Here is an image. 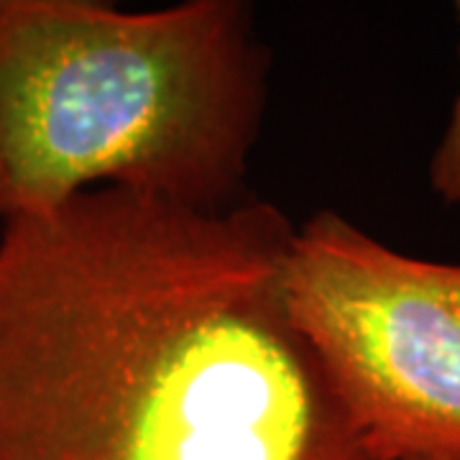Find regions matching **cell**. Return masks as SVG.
<instances>
[{"label":"cell","mask_w":460,"mask_h":460,"mask_svg":"<svg viewBox=\"0 0 460 460\" xmlns=\"http://www.w3.org/2000/svg\"><path fill=\"white\" fill-rule=\"evenodd\" d=\"M295 226L120 187L0 230V460H371L284 302Z\"/></svg>","instance_id":"obj_1"},{"label":"cell","mask_w":460,"mask_h":460,"mask_svg":"<svg viewBox=\"0 0 460 460\" xmlns=\"http://www.w3.org/2000/svg\"><path fill=\"white\" fill-rule=\"evenodd\" d=\"M263 102L248 3L0 0V223L95 187L235 205Z\"/></svg>","instance_id":"obj_2"},{"label":"cell","mask_w":460,"mask_h":460,"mask_svg":"<svg viewBox=\"0 0 460 460\" xmlns=\"http://www.w3.org/2000/svg\"><path fill=\"white\" fill-rule=\"evenodd\" d=\"M284 302L368 458L460 460V263L320 210L289 243Z\"/></svg>","instance_id":"obj_3"},{"label":"cell","mask_w":460,"mask_h":460,"mask_svg":"<svg viewBox=\"0 0 460 460\" xmlns=\"http://www.w3.org/2000/svg\"><path fill=\"white\" fill-rule=\"evenodd\" d=\"M429 187L447 205L460 202V90L456 95V102H453L450 118H447L443 138H440V144L432 154V162H429Z\"/></svg>","instance_id":"obj_4"},{"label":"cell","mask_w":460,"mask_h":460,"mask_svg":"<svg viewBox=\"0 0 460 460\" xmlns=\"http://www.w3.org/2000/svg\"><path fill=\"white\" fill-rule=\"evenodd\" d=\"M410 460H456V458H410Z\"/></svg>","instance_id":"obj_5"}]
</instances>
